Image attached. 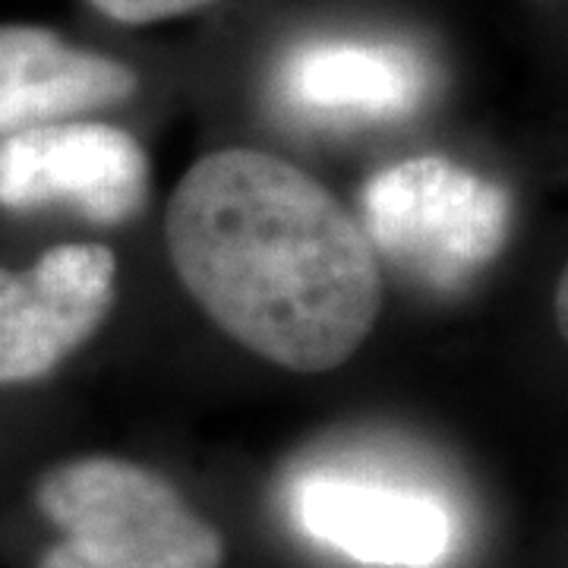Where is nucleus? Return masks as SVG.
Here are the masks:
<instances>
[{"label": "nucleus", "mask_w": 568, "mask_h": 568, "mask_svg": "<svg viewBox=\"0 0 568 568\" xmlns=\"http://www.w3.org/2000/svg\"><path fill=\"white\" fill-rule=\"evenodd\" d=\"M164 237L190 297L234 342L291 373L347 364L383 313L379 256L304 168L219 149L178 183Z\"/></svg>", "instance_id": "1"}, {"label": "nucleus", "mask_w": 568, "mask_h": 568, "mask_svg": "<svg viewBox=\"0 0 568 568\" xmlns=\"http://www.w3.org/2000/svg\"><path fill=\"white\" fill-rule=\"evenodd\" d=\"M36 506L61 540L39 568H222L224 540L168 477L89 455L48 467Z\"/></svg>", "instance_id": "2"}, {"label": "nucleus", "mask_w": 568, "mask_h": 568, "mask_svg": "<svg viewBox=\"0 0 568 568\" xmlns=\"http://www.w3.org/2000/svg\"><path fill=\"white\" fill-rule=\"evenodd\" d=\"M357 222L376 256L426 287L458 291L506 250L511 196L465 164L417 155L364 183Z\"/></svg>", "instance_id": "3"}, {"label": "nucleus", "mask_w": 568, "mask_h": 568, "mask_svg": "<svg viewBox=\"0 0 568 568\" xmlns=\"http://www.w3.org/2000/svg\"><path fill=\"white\" fill-rule=\"evenodd\" d=\"M287 511L320 547L379 568H439L455 549V511L433 489L354 467H316L291 484Z\"/></svg>", "instance_id": "4"}, {"label": "nucleus", "mask_w": 568, "mask_h": 568, "mask_svg": "<svg viewBox=\"0 0 568 568\" xmlns=\"http://www.w3.org/2000/svg\"><path fill=\"white\" fill-rule=\"evenodd\" d=\"M149 200V155L133 133L61 121L0 140V205L70 209L85 222L123 224Z\"/></svg>", "instance_id": "5"}, {"label": "nucleus", "mask_w": 568, "mask_h": 568, "mask_svg": "<svg viewBox=\"0 0 568 568\" xmlns=\"http://www.w3.org/2000/svg\"><path fill=\"white\" fill-rule=\"evenodd\" d=\"M118 260L102 244H61L26 268L0 263V388L51 376L108 320Z\"/></svg>", "instance_id": "6"}, {"label": "nucleus", "mask_w": 568, "mask_h": 568, "mask_svg": "<svg viewBox=\"0 0 568 568\" xmlns=\"http://www.w3.org/2000/svg\"><path fill=\"white\" fill-rule=\"evenodd\" d=\"M424 61L405 44L325 39L294 48L278 70L282 102L313 121L376 123L424 102Z\"/></svg>", "instance_id": "7"}, {"label": "nucleus", "mask_w": 568, "mask_h": 568, "mask_svg": "<svg viewBox=\"0 0 568 568\" xmlns=\"http://www.w3.org/2000/svg\"><path fill=\"white\" fill-rule=\"evenodd\" d=\"M136 85L126 63L73 48L44 26H0V140L130 102Z\"/></svg>", "instance_id": "8"}, {"label": "nucleus", "mask_w": 568, "mask_h": 568, "mask_svg": "<svg viewBox=\"0 0 568 568\" xmlns=\"http://www.w3.org/2000/svg\"><path fill=\"white\" fill-rule=\"evenodd\" d=\"M102 17L123 26H152V22L174 20L183 13H193L215 0H89Z\"/></svg>", "instance_id": "9"}]
</instances>
